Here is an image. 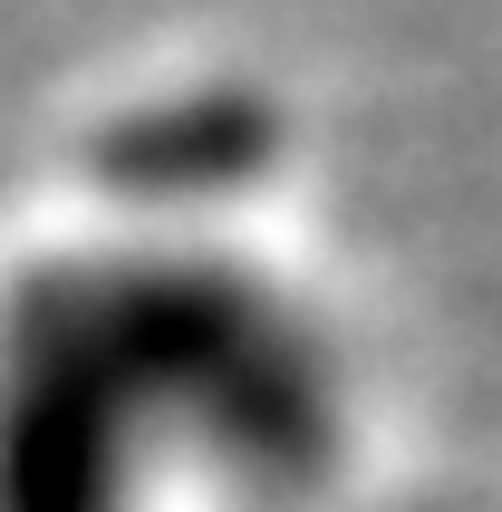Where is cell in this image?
<instances>
[{
  "mask_svg": "<svg viewBox=\"0 0 502 512\" xmlns=\"http://www.w3.org/2000/svg\"><path fill=\"white\" fill-rule=\"evenodd\" d=\"M87 300L155 445H203L242 484L329 464L338 348L280 281L223 252H87Z\"/></svg>",
  "mask_w": 502,
  "mask_h": 512,
  "instance_id": "cell-1",
  "label": "cell"
},
{
  "mask_svg": "<svg viewBox=\"0 0 502 512\" xmlns=\"http://www.w3.org/2000/svg\"><path fill=\"white\" fill-rule=\"evenodd\" d=\"M155 455L107 358L87 261H39L0 290V512H136Z\"/></svg>",
  "mask_w": 502,
  "mask_h": 512,
  "instance_id": "cell-2",
  "label": "cell"
},
{
  "mask_svg": "<svg viewBox=\"0 0 502 512\" xmlns=\"http://www.w3.org/2000/svg\"><path fill=\"white\" fill-rule=\"evenodd\" d=\"M280 155V116L251 87H174L97 126V184L136 203H203L242 194Z\"/></svg>",
  "mask_w": 502,
  "mask_h": 512,
  "instance_id": "cell-3",
  "label": "cell"
}]
</instances>
